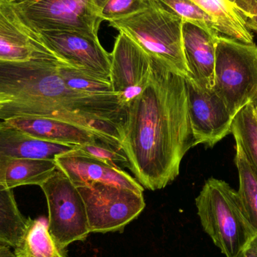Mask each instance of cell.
<instances>
[{
  "label": "cell",
  "instance_id": "obj_1",
  "mask_svg": "<svg viewBox=\"0 0 257 257\" xmlns=\"http://www.w3.org/2000/svg\"><path fill=\"white\" fill-rule=\"evenodd\" d=\"M151 57L149 82L126 105L121 150L138 182L155 191L179 175L183 158L196 145L184 76Z\"/></svg>",
  "mask_w": 257,
  "mask_h": 257
},
{
  "label": "cell",
  "instance_id": "obj_25",
  "mask_svg": "<svg viewBox=\"0 0 257 257\" xmlns=\"http://www.w3.org/2000/svg\"><path fill=\"white\" fill-rule=\"evenodd\" d=\"M153 0H106L99 10V17L108 22L123 19L148 9Z\"/></svg>",
  "mask_w": 257,
  "mask_h": 257
},
{
  "label": "cell",
  "instance_id": "obj_2",
  "mask_svg": "<svg viewBox=\"0 0 257 257\" xmlns=\"http://www.w3.org/2000/svg\"><path fill=\"white\" fill-rule=\"evenodd\" d=\"M63 62L0 60V120L44 117L68 122L114 145L126 108L118 95L96 96L69 88L57 71Z\"/></svg>",
  "mask_w": 257,
  "mask_h": 257
},
{
  "label": "cell",
  "instance_id": "obj_29",
  "mask_svg": "<svg viewBox=\"0 0 257 257\" xmlns=\"http://www.w3.org/2000/svg\"><path fill=\"white\" fill-rule=\"evenodd\" d=\"M0 257H15V253L11 250V247L0 244Z\"/></svg>",
  "mask_w": 257,
  "mask_h": 257
},
{
  "label": "cell",
  "instance_id": "obj_33",
  "mask_svg": "<svg viewBox=\"0 0 257 257\" xmlns=\"http://www.w3.org/2000/svg\"><path fill=\"white\" fill-rule=\"evenodd\" d=\"M228 1L232 3V5H234L235 7L236 8L237 10L238 11V6H239L240 0H228Z\"/></svg>",
  "mask_w": 257,
  "mask_h": 257
},
{
  "label": "cell",
  "instance_id": "obj_32",
  "mask_svg": "<svg viewBox=\"0 0 257 257\" xmlns=\"http://www.w3.org/2000/svg\"><path fill=\"white\" fill-rule=\"evenodd\" d=\"M106 2V0H94L95 4H96V7H97L98 10H100L101 8L103 6L104 3Z\"/></svg>",
  "mask_w": 257,
  "mask_h": 257
},
{
  "label": "cell",
  "instance_id": "obj_27",
  "mask_svg": "<svg viewBox=\"0 0 257 257\" xmlns=\"http://www.w3.org/2000/svg\"><path fill=\"white\" fill-rule=\"evenodd\" d=\"M238 12L244 18L257 14V0H240Z\"/></svg>",
  "mask_w": 257,
  "mask_h": 257
},
{
  "label": "cell",
  "instance_id": "obj_23",
  "mask_svg": "<svg viewBox=\"0 0 257 257\" xmlns=\"http://www.w3.org/2000/svg\"><path fill=\"white\" fill-rule=\"evenodd\" d=\"M57 71L65 84L72 90L96 96L115 93L109 79L92 76L66 63L58 64Z\"/></svg>",
  "mask_w": 257,
  "mask_h": 257
},
{
  "label": "cell",
  "instance_id": "obj_24",
  "mask_svg": "<svg viewBox=\"0 0 257 257\" xmlns=\"http://www.w3.org/2000/svg\"><path fill=\"white\" fill-rule=\"evenodd\" d=\"M173 11L183 21L193 23L211 31H217L214 21L191 0H159ZM218 33V32H217Z\"/></svg>",
  "mask_w": 257,
  "mask_h": 257
},
{
  "label": "cell",
  "instance_id": "obj_6",
  "mask_svg": "<svg viewBox=\"0 0 257 257\" xmlns=\"http://www.w3.org/2000/svg\"><path fill=\"white\" fill-rule=\"evenodd\" d=\"M48 208V229L60 247L84 241L90 233L85 205L78 188L57 168L41 184Z\"/></svg>",
  "mask_w": 257,
  "mask_h": 257
},
{
  "label": "cell",
  "instance_id": "obj_5",
  "mask_svg": "<svg viewBox=\"0 0 257 257\" xmlns=\"http://www.w3.org/2000/svg\"><path fill=\"white\" fill-rule=\"evenodd\" d=\"M213 90L235 117L257 96V45L219 36Z\"/></svg>",
  "mask_w": 257,
  "mask_h": 257
},
{
  "label": "cell",
  "instance_id": "obj_9",
  "mask_svg": "<svg viewBox=\"0 0 257 257\" xmlns=\"http://www.w3.org/2000/svg\"><path fill=\"white\" fill-rule=\"evenodd\" d=\"M0 60L63 62L21 15L15 0H0Z\"/></svg>",
  "mask_w": 257,
  "mask_h": 257
},
{
  "label": "cell",
  "instance_id": "obj_34",
  "mask_svg": "<svg viewBox=\"0 0 257 257\" xmlns=\"http://www.w3.org/2000/svg\"><path fill=\"white\" fill-rule=\"evenodd\" d=\"M252 103H253V106H254L255 108V110H256L257 112V96L256 98H255L254 99H253V101H252Z\"/></svg>",
  "mask_w": 257,
  "mask_h": 257
},
{
  "label": "cell",
  "instance_id": "obj_8",
  "mask_svg": "<svg viewBox=\"0 0 257 257\" xmlns=\"http://www.w3.org/2000/svg\"><path fill=\"white\" fill-rule=\"evenodd\" d=\"M21 15L39 32L70 30L98 38L102 22L94 0H15Z\"/></svg>",
  "mask_w": 257,
  "mask_h": 257
},
{
  "label": "cell",
  "instance_id": "obj_20",
  "mask_svg": "<svg viewBox=\"0 0 257 257\" xmlns=\"http://www.w3.org/2000/svg\"><path fill=\"white\" fill-rule=\"evenodd\" d=\"M235 163L239 179L237 193L246 217L257 234V172L247 160L241 147L237 143Z\"/></svg>",
  "mask_w": 257,
  "mask_h": 257
},
{
  "label": "cell",
  "instance_id": "obj_28",
  "mask_svg": "<svg viewBox=\"0 0 257 257\" xmlns=\"http://www.w3.org/2000/svg\"><path fill=\"white\" fill-rule=\"evenodd\" d=\"M244 21L246 25L250 30L257 33V14L256 15H249V16L244 17Z\"/></svg>",
  "mask_w": 257,
  "mask_h": 257
},
{
  "label": "cell",
  "instance_id": "obj_22",
  "mask_svg": "<svg viewBox=\"0 0 257 257\" xmlns=\"http://www.w3.org/2000/svg\"><path fill=\"white\" fill-rule=\"evenodd\" d=\"M232 133L257 172V115L253 103L246 105L234 117Z\"/></svg>",
  "mask_w": 257,
  "mask_h": 257
},
{
  "label": "cell",
  "instance_id": "obj_26",
  "mask_svg": "<svg viewBox=\"0 0 257 257\" xmlns=\"http://www.w3.org/2000/svg\"><path fill=\"white\" fill-rule=\"evenodd\" d=\"M78 149L87 153L89 155L111 165L114 167H119V165L126 166L128 168L130 164L127 157L123 151L116 149L114 147L104 143L100 141H96L93 143L76 146Z\"/></svg>",
  "mask_w": 257,
  "mask_h": 257
},
{
  "label": "cell",
  "instance_id": "obj_19",
  "mask_svg": "<svg viewBox=\"0 0 257 257\" xmlns=\"http://www.w3.org/2000/svg\"><path fill=\"white\" fill-rule=\"evenodd\" d=\"M15 257H67L66 249L56 242L45 218H27L25 230L14 247Z\"/></svg>",
  "mask_w": 257,
  "mask_h": 257
},
{
  "label": "cell",
  "instance_id": "obj_4",
  "mask_svg": "<svg viewBox=\"0 0 257 257\" xmlns=\"http://www.w3.org/2000/svg\"><path fill=\"white\" fill-rule=\"evenodd\" d=\"M110 27L133 39L149 55L188 76L183 48V20L159 0L148 9L109 22Z\"/></svg>",
  "mask_w": 257,
  "mask_h": 257
},
{
  "label": "cell",
  "instance_id": "obj_30",
  "mask_svg": "<svg viewBox=\"0 0 257 257\" xmlns=\"http://www.w3.org/2000/svg\"><path fill=\"white\" fill-rule=\"evenodd\" d=\"M237 257H257V252L247 247Z\"/></svg>",
  "mask_w": 257,
  "mask_h": 257
},
{
  "label": "cell",
  "instance_id": "obj_13",
  "mask_svg": "<svg viewBox=\"0 0 257 257\" xmlns=\"http://www.w3.org/2000/svg\"><path fill=\"white\" fill-rule=\"evenodd\" d=\"M57 168L76 187L89 184H110L143 194L144 187L120 168L104 163L75 147L54 158Z\"/></svg>",
  "mask_w": 257,
  "mask_h": 257
},
{
  "label": "cell",
  "instance_id": "obj_31",
  "mask_svg": "<svg viewBox=\"0 0 257 257\" xmlns=\"http://www.w3.org/2000/svg\"><path fill=\"white\" fill-rule=\"evenodd\" d=\"M247 247L253 249V250L257 252V234L253 237V239L251 240V241H250V244H249Z\"/></svg>",
  "mask_w": 257,
  "mask_h": 257
},
{
  "label": "cell",
  "instance_id": "obj_3",
  "mask_svg": "<svg viewBox=\"0 0 257 257\" xmlns=\"http://www.w3.org/2000/svg\"><path fill=\"white\" fill-rule=\"evenodd\" d=\"M196 205L202 228L226 257L238 256L256 235L237 191L226 181L207 180Z\"/></svg>",
  "mask_w": 257,
  "mask_h": 257
},
{
  "label": "cell",
  "instance_id": "obj_12",
  "mask_svg": "<svg viewBox=\"0 0 257 257\" xmlns=\"http://www.w3.org/2000/svg\"><path fill=\"white\" fill-rule=\"evenodd\" d=\"M48 48L64 63L88 75L110 80L111 54L99 38L70 30L40 32Z\"/></svg>",
  "mask_w": 257,
  "mask_h": 257
},
{
  "label": "cell",
  "instance_id": "obj_17",
  "mask_svg": "<svg viewBox=\"0 0 257 257\" xmlns=\"http://www.w3.org/2000/svg\"><path fill=\"white\" fill-rule=\"evenodd\" d=\"M57 169L54 159L0 157V187L41 186Z\"/></svg>",
  "mask_w": 257,
  "mask_h": 257
},
{
  "label": "cell",
  "instance_id": "obj_18",
  "mask_svg": "<svg viewBox=\"0 0 257 257\" xmlns=\"http://www.w3.org/2000/svg\"><path fill=\"white\" fill-rule=\"evenodd\" d=\"M214 21L219 34L246 44L254 43L243 17L228 0H191Z\"/></svg>",
  "mask_w": 257,
  "mask_h": 257
},
{
  "label": "cell",
  "instance_id": "obj_21",
  "mask_svg": "<svg viewBox=\"0 0 257 257\" xmlns=\"http://www.w3.org/2000/svg\"><path fill=\"white\" fill-rule=\"evenodd\" d=\"M27 221L18 208L13 190L0 187V244L14 248L25 230Z\"/></svg>",
  "mask_w": 257,
  "mask_h": 257
},
{
  "label": "cell",
  "instance_id": "obj_15",
  "mask_svg": "<svg viewBox=\"0 0 257 257\" xmlns=\"http://www.w3.org/2000/svg\"><path fill=\"white\" fill-rule=\"evenodd\" d=\"M3 121L30 137L51 143L81 146L99 141L94 134L86 128L54 119L21 117Z\"/></svg>",
  "mask_w": 257,
  "mask_h": 257
},
{
  "label": "cell",
  "instance_id": "obj_11",
  "mask_svg": "<svg viewBox=\"0 0 257 257\" xmlns=\"http://www.w3.org/2000/svg\"><path fill=\"white\" fill-rule=\"evenodd\" d=\"M151 73V56L126 34L119 33L111 54L110 81L126 108L146 88Z\"/></svg>",
  "mask_w": 257,
  "mask_h": 257
},
{
  "label": "cell",
  "instance_id": "obj_10",
  "mask_svg": "<svg viewBox=\"0 0 257 257\" xmlns=\"http://www.w3.org/2000/svg\"><path fill=\"white\" fill-rule=\"evenodd\" d=\"M189 115L196 145L212 148L232 133L234 117L224 101L214 90L199 87L191 78L184 77Z\"/></svg>",
  "mask_w": 257,
  "mask_h": 257
},
{
  "label": "cell",
  "instance_id": "obj_35",
  "mask_svg": "<svg viewBox=\"0 0 257 257\" xmlns=\"http://www.w3.org/2000/svg\"><path fill=\"white\" fill-rule=\"evenodd\" d=\"M256 115H257V112H256Z\"/></svg>",
  "mask_w": 257,
  "mask_h": 257
},
{
  "label": "cell",
  "instance_id": "obj_7",
  "mask_svg": "<svg viewBox=\"0 0 257 257\" xmlns=\"http://www.w3.org/2000/svg\"><path fill=\"white\" fill-rule=\"evenodd\" d=\"M85 205L90 233L122 231L145 208L143 194L110 184L77 187Z\"/></svg>",
  "mask_w": 257,
  "mask_h": 257
},
{
  "label": "cell",
  "instance_id": "obj_14",
  "mask_svg": "<svg viewBox=\"0 0 257 257\" xmlns=\"http://www.w3.org/2000/svg\"><path fill=\"white\" fill-rule=\"evenodd\" d=\"M219 36L217 31L183 21V48L188 69L187 77L203 90L214 87L216 43Z\"/></svg>",
  "mask_w": 257,
  "mask_h": 257
},
{
  "label": "cell",
  "instance_id": "obj_16",
  "mask_svg": "<svg viewBox=\"0 0 257 257\" xmlns=\"http://www.w3.org/2000/svg\"><path fill=\"white\" fill-rule=\"evenodd\" d=\"M75 147L39 140L7 122L0 121V157L54 159Z\"/></svg>",
  "mask_w": 257,
  "mask_h": 257
}]
</instances>
